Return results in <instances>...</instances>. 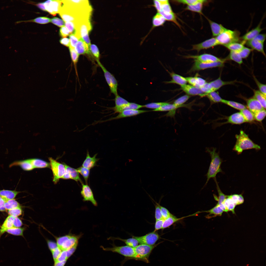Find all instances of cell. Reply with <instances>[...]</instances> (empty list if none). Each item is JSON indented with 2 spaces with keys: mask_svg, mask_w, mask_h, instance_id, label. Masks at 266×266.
<instances>
[{
  "mask_svg": "<svg viewBox=\"0 0 266 266\" xmlns=\"http://www.w3.org/2000/svg\"><path fill=\"white\" fill-rule=\"evenodd\" d=\"M142 118L151 132L157 121L159 109L150 101L148 97L138 95Z\"/></svg>",
  "mask_w": 266,
  "mask_h": 266,
  "instance_id": "cell-9",
  "label": "cell"
},
{
  "mask_svg": "<svg viewBox=\"0 0 266 266\" xmlns=\"http://www.w3.org/2000/svg\"><path fill=\"white\" fill-rule=\"evenodd\" d=\"M101 43L106 48L119 54L128 52L130 47L127 41L113 34H108L101 38Z\"/></svg>",
  "mask_w": 266,
  "mask_h": 266,
  "instance_id": "cell-12",
  "label": "cell"
},
{
  "mask_svg": "<svg viewBox=\"0 0 266 266\" xmlns=\"http://www.w3.org/2000/svg\"><path fill=\"white\" fill-rule=\"evenodd\" d=\"M139 68L137 62L130 53L125 52L119 58L118 68L124 75H132Z\"/></svg>",
  "mask_w": 266,
  "mask_h": 266,
  "instance_id": "cell-13",
  "label": "cell"
},
{
  "mask_svg": "<svg viewBox=\"0 0 266 266\" xmlns=\"http://www.w3.org/2000/svg\"><path fill=\"white\" fill-rule=\"evenodd\" d=\"M119 83L121 87L131 93L138 94L140 92V82L138 77L136 76L130 75L122 76Z\"/></svg>",
  "mask_w": 266,
  "mask_h": 266,
  "instance_id": "cell-15",
  "label": "cell"
},
{
  "mask_svg": "<svg viewBox=\"0 0 266 266\" xmlns=\"http://www.w3.org/2000/svg\"><path fill=\"white\" fill-rule=\"evenodd\" d=\"M192 121L206 143L210 158L222 185L230 192L236 189L234 185L236 168L233 159L228 151L207 133L198 120Z\"/></svg>",
  "mask_w": 266,
  "mask_h": 266,
  "instance_id": "cell-2",
  "label": "cell"
},
{
  "mask_svg": "<svg viewBox=\"0 0 266 266\" xmlns=\"http://www.w3.org/2000/svg\"><path fill=\"white\" fill-rule=\"evenodd\" d=\"M148 98L159 110L171 108L180 109L178 94L163 76L158 77Z\"/></svg>",
  "mask_w": 266,
  "mask_h": 266,
  "instance_id": "cell-3",
  "label": "cell"
},
{
  "mask_svg": "<svg viewBox=\"0 0 266 266\" xmlns=\"http://www.w3.org/2000/svg\"><path fill=\"white\" fill-rule=\"evenodd\" d=\"M104 0H96L88 4V9L93 22L103 30L111 31L105 22L101 12V6Z\"/></svg>",
  "mask_w": 266,
  "mask_h": 266,
  "instance_id": "cell-14",
  "label": "cell"
},
{
  "mask_svg": "<svg viewBox=\"0 0 266 266\" xmlns=\"http://www.w3.org/2000/svg\"><path fill=\"white\" fill-rule=\"evenodd\" d=\"M129 49L131 54L135 58L140 68L152 67L153 62L149 44L145 43L131 44Z\"/></svg>",
  "mask_w": 266,
  "mask_h": 266,
  "instance_id": "cell-8",
  "label": "cell"
},
{
  "mask_svg": "<svg viewBox=\"0 0 266 266\" xmlns=\"http://www.w3.org/2000/svg\"><path fill=\"white\" fill-rule=\"evenodd\" d=\"M265 233H266V220H249L238 226L235 231L230 233L221 235L209 241L195 242L190 245V248Z\"/></svg>",
  "mask_w": 266,
  "mask_h": 266,
  "instance_id": "cell-5",
  "label": "cell"
},
{
  "mask_svg": "<svg viewBox=\"0 0 266 266\" xmlns=\"http://www.w3.org/2000/svg\"><path fill=\"white\" fill-rule=\"evenodd\" d=\"M138 75L140 87L138 94L148 97L159 77L152 68H140L138 70Z\"/></svg>",
  "mask_w": 266,
  "mask_h": 266,
  "instance_id": "cell-10",
  "label": "cell"
},
{
  "mask_svg": "<svg viewBox=\"0 0 266 266\" xmlns=\"http://www.w3.org/2000/svg\"><path fill=\"white\" fill-rule=\"evenodd\" d=\"M230 192L229 200L230 211L221 218L228 223V227L239 226L243 217L259 204L236 189Z\"/></svg>",
  "mask_w": 266,
  "mask_h": 266,
  "instance_id": "cell-4",
  "label": "cell"
},
{
  "mask_svg": "<svg viewBox=\"0 0 266 266\" xmlns=\"http://www.w3.org/2000/svg\"><path fill=\"white\" fill-rule=\"evenodd\" d=\"M73 12L82 19L88 22H93L91 17L88 5H78L73 9Z\"/></svg>",
  "mask_w": 266,
  "mask_h": 266,
  "instance_id": "cell-17",
  "label": "cell"
},
{
  "mask_svg": "<svg viewBox=\"0 0 266 266\" xmlns=\"http://www.w3.org/2000/svg\"><path fill=\"white\" fill-rule=\"evenodd\" d=\"M253 220H266V205H258L247 213L243 217L241 225L247 221Z\"/></svg>",
  "mask_w": 266,
  "mask_h": 266,
  "instance_id": "cell-16",
  "label": "cell"
},
{
  "mask_svg": "<svg viewBox=\"0 0 266 266\" xmlns=\"http://www.w3.org/2000/svg\"><path fill=\"white\" fill-rule=\"evenodd\" d=\"M180 108L184 111L193 120H198L200 105L194 92L190 89H182L178 93Z\"/></svg>",
  "mask_w": 266,
  "mask_h": 266,
  "instance_id": "cell-6",
  "label": "cell"
},
{
  "mask_svg": "<svg viewBox=\"0 0 266 266\" xmlns=\"http://www.w3.org/2000/svg\"><path fill=\"white\" fill-rule=\"evenodd\" d=\"M150 47L151 68L158 77L163 76L178 94L182 88L177 66L184 57L180 38L165 40Z\"/></svg>",
  "mask_w": 266,
  "mask_h": 266,
  "instance_id": "cell-1",
  "label": "cell"
},
{
  "mask_svg": "<svg viewBox=\"0 0 266 266\" xmlns=\"http://www.w3.org/2000/svg\"><path fill=\"white\" fill-rule=\"evenodd\" d=\"M66 44L81 48H90L101 43V38L92 33H79L65 40Z\"/></svg>",
  "mask_w": 266,
  "mask_h": 266,
  "instance_id": "cell-11",
  "label": "cell"
},
{
  "mask_svg": "<svg viewBox=\"0 0 266 266\" xmlns=\"http://www.w3.org/2000/svg\"><path fill=\"white\" fill-rule=\"evenodd\" d=\"M122 1L104 0L101 6V12L108 28L112 30L118 26L123 13Z\"/></svg>",
  "mask_w": 266,
  "mask_h": 266,
  "instance_id": "cell-7",
  "label": "cell"
}]
</instances>
